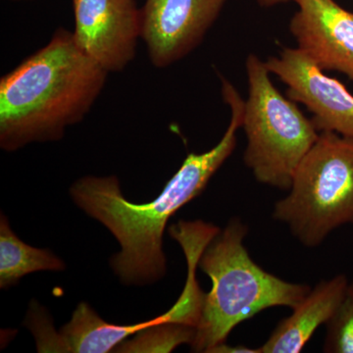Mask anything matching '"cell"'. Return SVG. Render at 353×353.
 Returning a JSON list of instances; mask_svg holds the SVG:
<instances>
[{"label":"cell","mask_w":353,"mask_h":353,"mask_svg":"<svg viewBox=\"0 0 353 353\" xmlns=\"http://www.w3.org/2000/svg\"><path fill=\"white\" fill-rule=\"evenodd\" d=\"M222 97L231 119L219 143L208 152L190 153L164 190L152 202L136 204L123 196L117 176H88L70 189L74 202L90 217L108 228L121 245L110 260L114 273L125 285L152 284L166 274L163 234L169 219L202 192L236 146L245 101L227 79Z\"/></svg>","instance_id":"1"},{"label":"cell","mask_w":353,"mask_h":353,"mask_svg":"<svg viewBox=\"0 0 353 353\" xmlns=\"http://www.w3.org/2000/svg\"><path fill=\"white\" fill-rule=\"evenodd\" d=\"M108 72L60 28L48 44L0 79V146L16 152L32 143L59 141L85 119Z\"/></svg>","instance_id":"2"},{"label":"cell","mask_w":353,"mask_h":353,"mask_svg":"<svg viewBox=\"0 0 353 353\" xmlns=\"http://www.w3.org/2000/svg\"><path fill=\"white\" fill-rule=\"evenodd\" d=\"M248 234L245 223L233 218L202 252L199 267L212 287L204 296L192 352L210 353L226 343L241 323L265 309L296 308L311 290L308 285L287 282L255 263L243 243Z\"/></svg>","instance_id":"3"},{"label":"cell","mask_w":353,"mask_h":353,"mask_svg":"<svg viewBox=\"0 0 353 353\" xmlns=\"http://www.w3.org/2000/svg\"><path fill=\"white\" fill-rule=\"evenodd\" d=\"M289 190L272 216L306 248H317L334 230L353 225V138L320 132Z\"/></svg>","instance_id":"4"},{"label":"cell","mask_w":353,"mask_h":353,"mask_svg":"<svg viewBox=\"0 0 353 353\" xmlns=\"http://www.w3.org/2000/svg\"><path fill=\"white\" fill-rule=\"evenodd\" d=\"M245 69L248 95L241 128L248 143L243 161L257 182L290 190L297 166L320 132L296 102L279 92L256 54L248 55Z\"/></svg>","instance_id":"5"},{"label":"cell","mask_w":353,"mask_h":353,"mask_svg":"<svg viewBox=\"0 0 353 353\" xmlns=\"http://www.w3.org/2000/svg\"><path fill=\"white\" fill-rule=\"evenodd\" d=\"M265 64L287 85V97L312 114L318 132L353 138V94L345 85L327 76L297 48H285Z\"/></svg>","instance_id":"6"},{"label":"cell","mask_w":353,"mask_h":353,"mask_svg":"<svg viewBox=\"0 0 353 353\" xmlns=\"http://www.w3.org/2000/svg\"><path fill=\"white\" fill-rule=\"evenodd\" d=\"M77 43L108 73L123 71L136 57L141 10L134 0H72Z\"/></svg>","instance_id":"7"},{"label":"cell","mask_w":353,"mask_h":353,"mask_svg":"<svg viewBox=\"0 0 353 353\" xmlns=\"http://www.w3.org/2000/svg\"><path fill=\"white\" fill-rule=\"evenodd\" d=\"M227 0H145L141 39L153 66L165 68L201 43Z\"/></svg>","instance_id":"8"},{"label":"cell","mask_w":353,"mask_h":353,"mask_svg":"<svg viewBox=\"0 0 353 353\" xmlns=\"http://www.w3.org/2000/svg\"><path fill=\"white\" fill-rule=\"evenodd\" d=\"M290 32L322 71H338L353 82V13L334 0H294Z\"/></svg>","instance_id":"9"},{"label":"cell","mask_w":353,"mask_h":353,"mask_svg":"<svg viewBox=\"0 0 353 353\" xmlns=\"http://www.w3.org/2000/svg\"><path fill=\"white\" fill-rule=\"evenodd\" d=\"M343 274L323 280L292 309L289 317L279 323L260 353H299L310 341L316 330L330 321L340 305L348 285Z\"/></svg>","instance_id":"10"},{"label":"cell","mask_w":353,"mask_h":353,"mask_svg":"<svg viewBox=\"0 0 353 353\" xmlns=\"http://www.w3.org/2000/svg\"><path fill=\"white\" fill-rule=\"evenodd\" d=\"M66 265L48 250L26 245L16 236L3 214L0 218V288L8 289L28 275L63 271Z\"/></svg>","instance_id":"11"},{"label":"cell","mask_w":353,"mask_h":353,"mask_svg":"<svg viewBox=\"0 0 353 353\" xmlns=\"http://www.w3.org/2000/svg\"><path fill=\"white\" fill-rule=\"evenodd\" d=\"M196 327L180 323L166 322L139 331L131 340L121 343L114 350L122 353H168L179 345H192L196 336Z\"/></svg>","instance_id":"12"},{"label":"cell","mask_w":353,"mask_h":353,"mask_svg":"<svg viewBox=\"0 0 353 353\" xmlns=\"http://www.w3.org/2000/svg\"><path fill=\"white\" fill-rule=\"evenodd\" d=\"M324 352L353 353V279L345 296L326 325Z\"/></svg>","instance_id":"13"},{"label":"cell","mask_w":353,"mask_h":353,"mask_svg":"<svg viewBox=\"0 0 353 353\" xmlns=\"http://www.w3.org/2000/svg\"><path fill=\"white\" fill-rule=\"evenodd\" d=\"M210 353H260V350L259 348L246 347L243 345L232 347V345L224 343L213 348Z\"/></svg>","instance_id":"14"},{"label":"cell","mask_w":353,"mask_h":353,"mask_svg":"<svg viewBox=\"0 0 353 353\" xmlns=\"http://www.w3.org/2000/svg\"><path fill=\"white\" fill-rule=\"evenodd\" d=\"M294 1V0H257L259 6L262 7H273L279 4L287 3V2Z\"/></svg>","instance_id":"15"},{"label":"cell","mask_w":353,"mask_h":353,"mask_svg":"<svg viewBox=\"0 0 353 353\" xmlns=\"http://www.w3.org/2000/svg\"><path fill=\"white\" fill-rule=\"evenodd\" d=\"M11 1H25V0H11Z\"/></svg>","instance_id":"16"}]
</instances>
